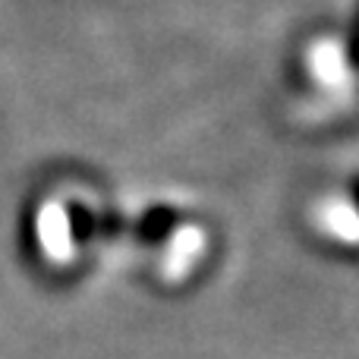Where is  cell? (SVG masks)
Returning <instances> with one entry per match:
<instances>
[{
    "label": "cell",
    "mask_w": 359,
    "mask_h": 359,
    "mask_svg": "<svg viewBox=\"0 0 359 359\" xmlns=\"http://www.w3.org/2000/svg\"><path fill=\"white\" fill-rule=\"evenodd\" d=\"M316 221L322 233L344 246H356L359 243V205L347 198H325L316 211Z\"/></svg>",
    "instance_id": "cell-1"
},
{
    "label": "cell",
    "mask_w": 359,
    "mask_h": 359,
    "mask_svg": "<svg viewBox=\"0 0 359 359\" xmlns=\"http://www.w3.org/2000/svg\"><path fill=\"white\" fill-rule=\"evenodd\" d=\"M306 69L309 76L325 88H334L337 82L347 79V57H344V48L331 38H322L316 41L309 50H306Z\"/></svg>",
    "instance_id": "cell-2"
}]
</instances>
